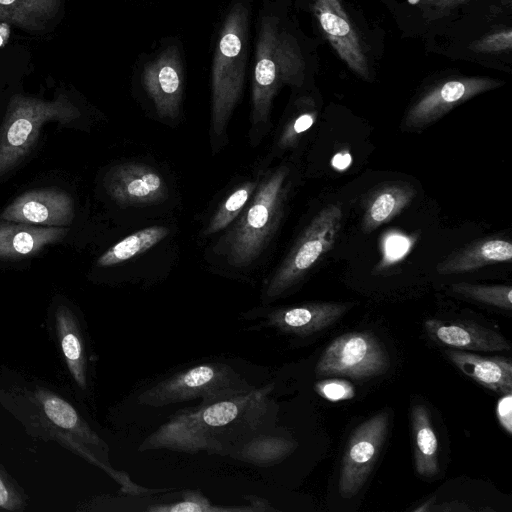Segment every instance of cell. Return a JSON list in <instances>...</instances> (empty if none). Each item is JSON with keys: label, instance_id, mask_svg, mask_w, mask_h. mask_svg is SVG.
<instances>
[{"label": "cell", "instance_id": "cell-2", "mask_svg": "<svg viewBox=\"0 0 512 512\" xmlns=\"http://www.w3.org/2000/svg\"><path fill=\"white\" fill-rule=\"evenodd\" d=\"M81 112L65 94L52 100L15 94L0 127V178L18 166L36 143L44 124H68Z\"/></svg>", "mask_w": 512, "mask_h": 512}, {"label": "cell", "instance_id": "cell-17", "mask_svg": "<svg viewBox=\"0 0 512 512\" xmlns=\"http://www.w3.org/2000/svg\"><path fill=\"white\" fill-rule=\"evenodd\" d=\"M428 337L437 344L474 352H498L511 348L499 333L470 321L428 319L424 322Z\"/></svg>", "mask_w": 512, "mask_h": 512}, {"label": "cell", "instance_id": "cell-39", "mask_svg": "<svg viewBox=\"0 0 512 512\" xmlns=\"http://www.w3.org/2000/svg\"><path fill=\"white\" fill-rule=\"evenodd\" d=\"M471 509L462 502L453 501L449 503H443L442 505L434 504L431 511H470Z\"/></svg>", "mask_w": 512, "mask_h": 512}, {"label": "cell", "instance_id": "cell-8", "mask_svg": "<svg viewBox=\"0 0 512 512\" xmlns=\"http://www.w3.org/2000/svg\"><path fill=\"white\" fill-rule=\"evenodd\" d=\"M390 366L388 354L375 335L368 331L349 332L333 339L320 356L317 376L365 379L385 373Z\"/></svg>", "mask_w": 512, "mask_h": 512}, {"label": "cell", "instance_id": "cell-19", "mask_svg": "<svg viewBox=\"0 0 512 512\" xmlns=\"http://www.w3.org/2000/svg\"><path fill=\"white\" fill-rule=\"evenodd\" d=\"M447 358L464 375L497 393L512 392V363L501 356L486 357L458 349L445 351Z\"/></svg>", "mask_w": 512, "mask_h": 512}, {"label": "cell", "instance_id": "cell-33", "mask_svg": "<svg viewBox=\"0 0 512 512\" xmlns=\"http://www.w3.org/2000/svg\"><path fill=\"white\" fill-rule=\"evenodd\" d=\"M315 117L314 112H304L287 123L278 139V148L287 149L293 146L298 137L313 125Z\"/></svg>", "mask_w": 512, "mask_h": 512}, {"label": "cell", "instance_id": "cell-34", "mask_svg": "<svg viewBox=\"0 0 512 512\" xmlns=\"http://www.w3.org/2000/svg\"><path fill=\"white\" fill-rule=\"evenodd\" d=\"M24 501L6 475L0 470V510H21Z\"/></svg>", "mask_w": 512, "mask_h": 512}, {"label": "cell", "instance_id": "cell-30", "mask_svg": "<svg viewBox=\"0 0 512 512\" xmlns=\"http://www.w3.org/2000/svg\"><path fill=\"white\" fill-rule=\"evenodd\" d=\"M150 512H255L249 506H218L212 504L203 494L197 490L183 492L182 500L166 504L148 507Z\"/></svg>", "mask_w": 512, "mask_h": 512}, {"label": "cell", "instance_id": "cell-12", "mask_svg": "<svg viewBox=\"0 0 512 512\" xmlns=\"http://www.w3.org/2000/svg\"><path fill=\"white\" fill-rule=\"evenodd\" d=\"M109 197L123 207L161 202L168 196L164 178L152 167L127 162L115 165L104 177Z\"/></svg>", "mask_w": 512, "mask_h": 512}, {"label": "cell", "instance_id": "cell-41", "mask_svg": "<svg viewBox=\"0 0 512 512\" xmlns=\"http://www.w3.org/2000/svg\"><path fill=\"white\" fill-rule=\"evenodd\" d=\"M436 497H432L424 502L421 506L415 508L413 511L421 512V511H431L433 505L435 504Z\"/></svg>", "mask_w": 512, "mask_h": 512}, {"label": "cell", "instance_id": "cell-24", "mask_svg": "<svg viewBox=\"0 0 512 512\" xmlns=\"http://www.w3.org/2000/svg\"><path fill=\"white\" fill-rule=\"evenodd\" d=\"M415 189L406 183H392L379 189L366 206L362 228L371 232L400 213L414 198Z\"/></svg>", "mask_w": 512, "mask_h": 512}, {"label": "cell", "instance_id": "cell-16", "mask_svg": "<svg viewBox=\"0 0 512 512\" xmlns=\"http://www.w3.org/2000/svg\"><path fill=\"white\" fill-rule=\"evenodd\" d=\"M143 85L161 118L175 119L182 99V73L178 51L168 48L147 63Z\"/></svg>", "mask_w": 512, "mask_h": 512}, {"label": "cell", "instance_id": "cell-40", "mask_svg": "<svg viewBox=\"0 0 512 512\" xmlns=\"http://www.w3.org/2000/svg\"><path fill=\"white\" fill-rule=\"evenodd\" d=\"M351 155L348 152L341 151L332 158V166L338 170L346 169L351 163Z\"/></svg>", "mask_w": 512, "mask_h": 512}, {"label": "cell", "instance_id": "cell-14", "mask_svg": "<svg viewBox=\"0 0 512 512\" xmlns=\"http://www.w3.org/2000/svg\"><path fill=\"white\" fill-rule=\"evenodd\" d=\"M351 308V303L313 302L262 311L261 327L282 334L308 337L337 322Z\"/></svg>", "mask_w": 512, "mask_h": 512}, {"label": "cell", "instance_id": "cell-29", "mask_svg": "<svg viewBox=\"0 0 512 512\" xmlns=\"http://www.w3.org/2000/svg\"><path fill=\"white\" fill-rule=\"evenodd\" d=\"M453 292L468 299L504 310H512V288L509 285H479L466 282L454 283Z\"/></svg>", "mask_w": 512, "mask_h": 512}, {"label": "cell", "instance_id": "cell-31", "mask_svg": "<svg viewBox=\"0 0 512 512\" xmlns=\"http://www.w3.org/2000/svg\"><path fill=\"white\" fill-rule=\"evenodd\" d=\"M315 391L322 398L331 402L349 400L355 396V388L352 383L339 378H328L316 382Z\"/></svg>", "mask_w": 512, "mask_h": 512}, {"label": "cell", "instance_id": "cell-38", "mask_svg": "<svg viewBox=\"0 0 512 512\" xmlns=\"http://www.w3.org/2000/svg\"><path fill=\"white\" fill-rule=\"evenodd\" d=\"M244 498L250 503L255 512L276 511L277 509L270 506L267 500L255 495H245Z\"/></svg>", "mask_w": 512, "mask_h": 512}, {"label": "cell", "instance_id": "cell-21", "mask_svg": "<svg viewBox=\"0 0 512 512\" xmlns=\"http://www.w3.org/2000/svg\"><path fill=\"white\" fill-rule=\"evenodd\" d=\"M35 395L44 415L51 423L73 434L83 444L93 446L98 450H107V445L85 423L70 403L45 389L37 390Z\"/></svg>", "mask_w": 512, "mask_h": 512}, {"label": "cell", "instance_id": "cell-23", "mask_svg": "<svg viewBox=\"0 0 512 512\" xmlns=\"http://www.w3.org/2000/svg\"><path fill=\"white\" fill-rule=\"evenodd\" d=\"M61 0H0V22L40 32L56 18Z\"/></svg>", "mask_w": 512, "mask_h": 512}, {"label": "cell", "instance_id": "cell-35", "mask_svg": "<svg viewBox=\"0 0 512 512\" xmlns=\"http://www.w3.org/2000/svg\"><path fill=\"white\" fill-rule=\"evenodd\" d=\"M477 0H419L420 6L430 19L443 17L457 7Z\"/></svg>", "mask_w": 512, "mask_h": 512}, {"label": "cell", "instance_id": "cell-27", "mask_svg": "<svg viewBox=\"0 0 512 512\" xmlns=\"http://www.w3.org/2000/svg\"><path fill=\"white\" fill-rule=\"evenodd\" d=\"M169 234L165 226L141 229L106 250L98 259L100 267H110L125 262L155 246Z\"/></svg>", "mask_w": 512, "mask_h": 512}, {"label": "cell", "instance_id": "cell-4", "mask_svg": "<svg viewBox=\"0 0 512 512\" xmlns=\"http://www.w3.org/2000/svg\"><path fill=\"white\" fill-rule=\"evenodd\" d=\"M248 9L236 3L224 22L212 69L211 132L222 136L241 96L246 61Z\"/></svg>", "mask_w": 512, "mask_h": 512}, {"label": "cell", "instance_id": "cell-11", "mask_svg": "<svg viewBox=\"0 0 512 512\" xmlns=\"http://www.w3.org/2000/svg\"><path fill=\"white\" fill-rule=\"evenodd\" d=\"M312 10L327 40L341 60L356 75L370 79V69L360 36L342 0H311Z\"/></svg>", "mask_w": 512, "mask_h": 512}, {"label": "cell", "instance_id": "cell-13", "mask_svg": "<svg viewBox=\"0 0 512 512\" xmlns=\"http://www.w3.org/2000/svg\"><path fill=\"white\" fill-rule=\"evenodd\" d=\"M167 449L224 456L222 444L202 425L194 409L174 414L140 444L139 451Z\"/></svg>", "mask_w": 512, "mask_h": 512}, {"label": "cell", "instance_id": "cell-20", "mask_svg": "<svg viewBox=\"0 0 512 512\" xmlns=\"http://www.w3.org/2000/svg\"><path fill=\"white\" fill-rule=\"evenodd\" d=\"M512 244L504 239L490 238L474 242L454 253L436 266L440 275L465 273L486 265L509 262Z\"/></svg>", "mask_w": 512, "mask_h": 512}, {"label": "cell", "instance_id": "cell-9", "mask_svg": "<svg viewBox=\"0 0 512 512\" xmlns=\"http://www.w3.org/2000/svg\"><path fill=\"white\" fill-rule=\"evenodd\" d=\"M388 425L389 415L382 411L351 433L340 469L339 492L343 498L353 497L365 484L385 441Z\"/></svg>", "mask_w": 512, "mask_h": 512}, {"label": "cell", "instance_id": "cell-26", "mask_svg": "<svg viewBox=\"0 0 512 512\" xmlns=\"http://www.w3.org/2000/svg\"><path fill=\"white\" fill-rule=\"evenodd\" d=\"M296 447L292 439L262 433L233 447L227 455L256 466H272L288 457Z\"/></svg>", "mask_w": 512, "mask_h": 512}, {"label": "cell", "instance_id": "cell-10", "mask_svg": "<svg viewBox=\"0 0 512 512\" xmlns=\"http://www.w3.org/2000/svg\"><path fill=\"white\" fill-rule=\"evenodd\" d=\"M501 85L502 82L488 77H463L442 82L411 106L405 125L408 128L427 126L456 106Z\"/></svg>", "mask_w": 512, "mask_h": 512}, {"label": "cell", "instance_id": "cell-28", "mask_svg": "<svg viewBox=\"0 0 512 512\" xmlns=\"http://www.w3.org/2000/svg\"><path fill=\"white\" fill-rule=\"evenodd\" d=\"M257 184L258 181H246L237 186L218 206L203 235L217 233L237 218L252 198Z\"/></svg>", "mask_w": 512, "mask_h": 512}, {"label": "cell", "instance_id": "cell-5", "mask_svg": "<svg viewBox=\"0 0 512 512\" xmlns=\"http://www.w3.org/2000/svg\"><path fill=\"white\" fill-rule=\"evenodd\" d=\"M255 388L233 367L222 362H206L178 371L143 390L141 405L162 407L201 399L197 407L224 400Z\"/></svg>", "mask_w": 512, "mask_h": 512}, {"label": "cell", "instance_id": "cell-3", "mask_svg": "<svg viewBox=\"0 0 512 512\" xmlns=\"http://www.w3.org/2000/svg\"><path fill=\"white\" fill-rule=\"evenodd\" d=\"M252 89V122L267 124L273 98L282 84L300 85L303 59L295 42L265 17L259 32Z\"/></svg>", "mask_w": 512, "mask_h": 512}, {"label": "cell", "instance_id": "cell-25", "mask_svg": "<svg viewBox=\"0 0 512 512\" xmlns=\"http://www.w3.org/2000/svg\"><path fill=\"white\" fill-rule=\"evenodd\" d=\"M411 421L416 472L423 477H433L438 473V439L424 405L412 407Z\"/></svg>", "mask_w": 512, "mask_h": 512}, {"label": "cell", "instance_id": "cell-32", "mask_svg": "<svg viewBox=\"0 0 512 512\" xmlns=\"http://www.w3.org/2000/svg\"><path fill=\"white\" fill-rule=\"evenodd\" d=\"M512 30L511 28L502 29L476 40L470 46V49L478 53H496L511 50Z\"/></svg>", "mask_w": 512, "mask_h": 512}, {"label": "cell", "instance_id": "cell-22", "mask_svg": "<svg viewBox=\"0 0 512 512\" xmlns=\"http://www.w3.org/2000/svg\"><path fill=\"white\" fill-rule=\"evenodd\" d=\"M61 349L69 372L77 385L87 386V359L79 325L72 311L60 305L55 313Z\"/></svg>", "mask_w": 512, "mask_h": 512}, {"label": "cell", "instance_id": "cell-18", "mask_svg": "<svg viewBox=\"0 0 512 512\" xmlns=\"http://www.w3.org/2000/svg\"><path fill=\"white\" fill-rule=\"evenodd\" d=\"M66 226H41L0 221V260H18L40 252L65 238Z\"/></svg>", "mask_w": 512, "mask_h": 512}, {"label": "cell", "instance_id": "cell-36", "mask_svg": "<svg viewBox=\"0 0 512 512\" xmlns=\"http://www.w3.org/2000/svg\"><path fill=\"white\" fill-rule=\"evenodd\" d=\"M496 416L501 427L512 434V393L503 394L496 405Z\"/></svg>", "mask_w": 512, "mask_h": 512}, {"label": "cell", "instance_id": "cell-7", "mask_svg": "<svg viewBox=\"0 0 512 512\" xmlns=\"http://www.w3.org/2000/svg\"><path fill=\"white\" fill-rule=\"evenodd\" d=\"M342 218L343 212L336 204L327 205L318 212L266 283L263 303L283 296L330 251L339 234Z\"/></svg>", "mask_w": 512, "mask_h": 512}, {"label": "cell", "instance_id": "cell-6", "mask_svg": "<svg viewBox=\"0 0 512 512\" xmlns=\"http://www.w3.org/2000/svg\"><path fill=\"white\" fill-rule=\"evenodd\" d=\"M273 388L268 384L194 409L202 425L222 444L224 456L233 447L265 433L274 415Z\"/></svg>", "mask_w": 512, "mask_h": 512}, {"label": "cell", "instance_id": "cell-15", "mask_svg": "<svg viewBox=\"0 0 512 512\" xmlns=\"http://www.w3.org/2000/svg\"><path fill=\"white\" fill-rule=\"evenodd\" d=\"M75 214L72 197L60 189L27 191L1 213V220L41 226H67Z\"/></svg>", "mask_w": 512, "mask_h": 512}, {"label": "cell", "instance_id": "cell-37", "mask_svg": "<svg viewBox=\"0 0 512 512\" xmlns=\"http://www.w3.org/2000/svg\"><path fill=\"white\" fill-rule=\"evenodd\" d=\"M409 248V241L399 235L390 236L386 240L385 250L389 258H399L406 253Z\"/></svg>", "mask_w": 512, "mask_h": 512}, {"label": "cell", "instance_id": "cell-1", "mask_svg": "<svg viewBox=\"0 0 512 512\" xmlns=\"http://www.w3.org/2000/svg\"><path fill=\"white\" fill-rule=\"evenodd\" d=\"M289 173V168L282 165L266 172L258 181L237 224L222 242L230 265L246 267L264 250L282 215Z\"/></svg>", "mask_w": 512, "mask_h": 512}]
</instances>
